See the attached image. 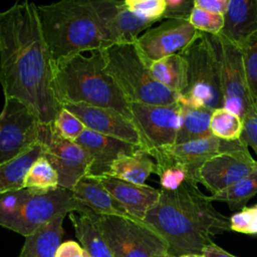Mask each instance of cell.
Returning a JSON list of instances; mask_svg holds the SVG:
<instances>
[{
  "mask_svg": "<svg viewBox=\"0 0 257 257\" xmlns=\"http://www.w3.org/2000/svg\"><path fill=\"white\" fill-rule=\"evenodd\" d=\"M212 112L213 109L206 106L181 103V123L175 145L213 136L210 128Z\"/></svg>",
  "mask_w": 257,
  "mask_h": 257,
  "instance_id": "obj_26",
  "label": "cell"
},
{
  "mask_svg": "<svg viewBox=\"0 0 257 257\" xmlns=\"http://www.w3.org/2000/svg\"><path fill=\"white\" fill-rule=\"evenodd\" d=\"M180 257H202L201 255H182Z\"/></svg>",
  "mask_w": 257,
  "mask_h": 257,
  "instance_id": "obj_43",
  "label": "cell"
},
{
  "mask_svg": "<svg viewBox=\"0 0 257 257\" xmlns=\"http://www.w3.org/2000/svg\"><path fill=\"white\" fill-rule=\"evenodd\" d=\"M105 68L128 103L168 105L180 94L160 84L152 75L135 42L113 44L101 49Z\"/></svg>",
  "mask_w": 257,
  "mask_h": 257,
  "instance_id": "obj_5",
  "label": "cell"
},
{
  "mask_svg": "<svg viewBox=\"0 0 257 257\" xmlns=\"http://www.w3.org/2000/svg\"><path fill=\"white\" fill-rule=\"evenodd\" d=\"M130 110L141 149L150 153L175 145L181 123L179 101L168 105L130 103Z\"/></svg>",
  "mask_w": 257,
  "mask_h": 257,
  "instance_id": "obj_11",
  "label": "cell"
},
{
  "mask_svg": "<svg viewBox=\"0 0 257 257\" xmlns=\"http://www.w3.org/2000/svg\"><path fill=\"white\" fill-rule=\"evenodd\" d=\"M58 187L59 182L56 171L49 161L41 155L29 169L24 181V188L45 193Z\"/></svg>",
  "mask_w": 257,
  "mask_h": 257,
  "instance_id": "obj_29",
  "label": "cell"
},
{
  "mask_svg": "<svg viewBox=\"0 0 257 257\" xmlns=\"http://www.w3.org/2000/svg\"><path fill=\"white\" fill-rule=\"evenodd\" d=\"M42 155L39 143L15 159L0 166V194L24 189L26 175L33 163Z\"/></svg>",
  "mask_w": 257,
  "mask_h": 257,
  "instance_id": "obj_27",
  "label": "cell"
},
{
  "mask_svg": "<svg viewBox=\"0 0 257 257\" xmlns=\"http://www.w3.org/2000/svg\"><path fill=\"white\" fill-rule=\"evenodd\" d=\"M252 207L254 208V210H255V211H256V213H257V204H255V205H254V206H252Z\"/></svg>",
  "mask_w": 257,
  "mask_h": 257,
  "instance_id": "obj_44",
  "label": "cell"
},
{
  "mask_svg": "<svg viewBox=\"0 0 257 257\" xmlns=\"http://www.w3.org/2000/svg\"><path fill=\"white\" fill-rule=\"evenodd\" d=\"M96 179L134 219L144 221L147 212L158 202L161 190L112 177Z\"/></svg>",
  "mask_w": 257,
  "mask_h": 257,
  "instance_id": "obj_19",
  "label": "cell"
},
{
  "mask_svg": "<svg viewBox=\"0 0 257 257\" xmlns=\"http://www.w3.org/2000/svg\"><path fill=\"white\" fill-rule=\"evenodd\" d=\"M200 34L201 32L193 27L189 19H166L158 26L147 29L135 43L144 60L149 64L182 52Z\"/></svg>",
  "mask_w": 257,
  "mask_h": 257,
  "instance_id": "obj_14",
  "label": "cell"
},
{
  "mask_svg": "<svg viewBox=\"0 0 257 257\" xmlns=\"http://www.w3.org/2000/svg\"><path fill=\"white\" fill-rule=\"evenodd\" d=\"M86 153L90 166L86 177L101 178L106 176L111 164L122 155H133L140 147L107 137L86 128L75 141Z\"/></svg>",
  "mask_w": 257,
  "mask_h": 257,
  "instance_id": "obj_18",
  "label": "cell"
},
{
  "mask_svg": "<svg viewBox=\"0 0 257 257\" xmlns=\"http://www.w3.org/2000/svg\"><path fill=\"white\" fill-rule=\"evenodd\" d=\"M84 257H89V256H88V255L85 253V251H84Z\"/></svg>",
  "mask_w": 257,
  "mask_h": 257,
  "instance_id": "obj_45",
  "label": "cell"
},
{
  "mask_svg": "<svg viewBox=\"0 0 257 257\" xmlns=\"http://www.w3.org/2000/svg\"><path fill=\"white\" fill-rule=\"evenodd\" d=\"M188 62V86L180 102L211 109L223 107L219 61L208 34L202 33L180 52Z\"/></svg>",
  "mask_w": 257,
  "mask_h": 257,
  "instance_id": "obj_6",
  "label": "cell"
},
{
  "mask_svg": "<svg viewBox=\"0 0 257 257\" xmlns=\"http://www.w3.org/2000/svg\"><path fill=\"white\" fill-rule=\"evenodd\" d=\"M246 82L250 97L257 104V32L241 48Z\"/></svg>",
  "mask_w": 257,
  "mask_h": 257,
  "instance_id": "obj_31",
  "label": "cell"
},
{
  "mask_svg": "<svg viewBox=\"0 0 257 257\" xmlns=\"http://www.w3.org/2000/svg\"><path fill=\"white\" fill-rule=\"evenodd\" d=\"M210 128L213 136L221 140L236 141L241 139L243 120L236 113L224 107H219L212 112Z\"/></svg>",
  "mask_w": 257,
  "mask_h": 257,
  "instance_id": "obj_30",
  "label": "cell"
},
{
  "mask_svg": "<svg viewBox=\"0 0 257 257\" xmlns=\"http://www.w3.org/2000/svg\"><path fill=\"white\" fill-rule=\"evenodd\" d=\"M127 9L135 14L155 21L163 19L166 9L165 0H123Z\"/></svg>",
  "mask_w": 257,
  "mask_h": 257,
  "instance_id": "obj_35",
  "label": "cell"
},
{
  "mask_svg": "<svg viewBox=\"0 0 257 257\" xmlns=\"http://www.w3.org/2000/svg\"><path fill=\"white\" fill-rule=\"evenodd\" d=\"M38 143L42 148V156L49 161L58 175L60 188L71 191L87 176L90 161L86 153L75 142L59 136L52 123H40Z\"/></svg>",
  "mask_w": 257,
  "mask_h": 257,
  "instance_id": "obj_12",
  "label": "cell"
},
{
  "mask_svg": "<svg viewBox=\"0 0 257 257\" xmlns=\"http://www.w3.org/2000/svg\"><path fill=\"white\" fill-rule=\"evenodd\" d=\"M158 257H176V256H174L173 254H171V253H169V252L167 251V252H165V253H163V254L159 255Z\"/></svg>",
  "mask_w": 257,
  "mask_h": 257,
  "instance_id": "obj_42",
  "label": "cell"
},
{
  "mask_svg": "<svg viewBox=\"0 0 257 257\" xmlns=\"http://www.w3.org/2000/svg\"><path fill=\"white\" fill-rule=\"evenodd\" d=\"M208 36L219 61L223 107L236 113L243 120L253 112L255 105L247 87L242 51L219 34Z\"/></svg>",
  "mask_w": 257,
  "mask_h": 257,
  "instance_id": "obj_9",
  "label": "cell"
},
{
  "mask_svg": "<svg viewBox=\"0 0 257 257\" xmlns=\"http://www.w3.org/2000/svg\"><path fill=\"white\" fill-rule=\"evenodd\" d=\"M104 48L113 44L135 42L141 32L157 21L144 18L130 11L124 1L91 0Z\"/></svg>",
  "mask_w": 257,
  "mask_h": 257,
  "instance_id": "obj_15",
  "label": "cell"
},
{
  "mask_svg": "<svg viewBox=\"0 0 257 257\" xmlns=\"http://www.w3.org/2000/svg\"><path fill=\"white\" fill-rule=\"evenodd\" d=\"M52 125L59 136L72 142H75L86 130L82 121L65 107L59 109Z\"/></svg>",
  "mask_w": 257,
  "mask_h": 257,
  "instance_id": "obj_32",
  "label": "cell"
},
{
  "mask_svg": "<svg viewBox=\"0 0 257 257\" xmlns=\"http://www.w3.org/2000/svg\"><path fill=\"white\" fill-rule=\"evenodd\" d=\"M66 214H61L25 237L19 257H55L63 235L62 223Z\"/></svg>",
  "mask_w": 257,
  "mask_h": 257,
  "instance_id": "obj_22",
  "label": "cell"
},
{
  "mask_svg": "<svg viewBox=\"0 0 257 257\" xmlns=\"http://www.w3.org/2000/svg\"><path fill=\"white\" fill-rule=\"evenodd\" d=\"M144 222L165 240L168 252L176 257L201 255L215 236L231 230L230 219L215 209L197 185L187 181L174 191L161 189Z\"/></svg>",
  "mask_w": 257,
  "mask_h": 257,
  "instance_id": "obj_2",
  "label": "cell"
},
{
  "mask_svg": "<svg viewBox=\"0 0 257 257\" xmlns=\"http://www.w3.org/2000/svg\"><path fill=\"white\" fill-rule=\"evenodd\" d=\"M163 19H189L195 5L194 0H165Z\"/></svg>",
  "mask_w": 257,
  "mask_h": 257,
  "instance_id": "obj_37",
  "label": "cell"
},
{
  "mask_svg": "<svg viewBox=\"0 0 257 257\" xmlns=\"http://www.w3.org/2000/svg\"><path fill=\"white\" fill-rule=\"evenodd\" d=\"M248 148L242 139L236 141H225L215 136L201 140L173 145L148 153L156 162L157 166L180 165L189 174L192 184H199V173L203 165L211 158L225 152L237 151Z\"/></svg>",
  "mask_w": 257,
  "mask_h": 257,
  "instance_id": "obj_13",
  "label": "cell"
},
{
  "mask_svg": "<svg viewBox=\"0 0 257 257\" xmlns=\"http://www.w3.org/2000/svg\"><path fill=\"white\" fill-rule=\"evenodd\" d=\"M194 5L196 8L209 13L224 16L229 5V0H194Z\"/></svg>",
  "mask_w": 257,
  "mask_h": 257,
  "instance_id": "obj_39",
  "label": "cell"
},
{
  "mask_svg": "<svg viewBox=\"0 0 257 257\" xmlns=\"http://www.w3.org/2000/svg\"><path fill=\"white\" fill-rule=\"evenodd\" d=\"M230 228L244 234L257 235V213L253 207H245L230 218Z\"/></svg>",
  "mask_w": 257,
  "mask_h": 257,
  "instance_id": "obj_36",
  "label": "cell"
},
{
  "mask_svg": "<svg viewBox=\"0 0 257 257\" xmlns=\"http://www.w3.org/2000/svg\"><path fill=\"white\" fill-rule=\"evenodd\" d=\"M55 257H84V250L78 243L67 241L59 245Z\"/></svg>",
  "mask_w": 257,
  "mask_h": 257,
  "instance_id": "obj_40",
  "label": "cell"
},
{
  "mask_svg": "<svg viewBox=\"0 0 257 257\" xmlns=\"http://www.w3.org/2000/svg\"><path fill=\"white\" fill-rule=\"evenodd\" d=\"M156 174L160 177V184L163 190H177L184 182L189 181L188 171L180 165L157 166Z\"/></svg>",
  "mask_w": 257,
  "mask_h": 257,
  "instance_id": "obj_34",
  "label": "cell"
},
{
  "mask_svg": "<svg viewBox=\"0 0 257 257\" xmlns=\"http://www.w3.org/2000/svg\"><path fill=\"white\" fill-rule=\"evenodd\" d=\"M52 65L36 5L16 2L0 11V83L4 97L23 102L41 124H51L61 108L53 91Z\"/></svg>",
  "mask_w": 257,
  "mask_h": 257,
  "instance_id": "obj_1",
  "label": "cell"
},
{
  "mask_svg": "<svg viewBox=\"0 0 257 257\" xmlns=\"http://www.w3.org/2000/svg\"><path fill=\"white\" fill-rule=\"evenodd\" d=\"M71 212L92 211L79 203L70 190L58 187L41 193L24 188L19 190L18 204L14 214L3 227L27 237L58 215H67Z\"/></svg>",
  "mask_w": 257,
  "mask_h": 257,
  "instance_id": "obj_7",
  "label": "cell"
},
{
  "mask_svg": "<svg viewBox=\"0 0 257 257\" xmlns=\"http://www.w3.org/2000/svg\"><path fill=\"white\" fill-rule=\"evenodd\" d=\"M36 8L53 60L104 48L91 0H62Z\"/></svg>",
  "mask_w": 257,
  "mask_h": 257,
  "instance_id": "obj_4",
  "label": "cell"
},
{
  "mask_svg": "<svg viewBox=\"0 0 257 257\" xmlns=\"http://www.w3.org/2000/svg\"><path fill=\"white\" fill-rule=\"evenodd\" d=\"M40 122L20 100L5 98L0 112V166L15 159L38 143Z\"/></svg>",
  "mask_w": 257,
  "mask_h": 257,
  "instance_id": "obj_10",
  "label": "cell"
},
{
  "mask_svg": "<svg viewBox=\"0 0 257 257\" xmlns=\"http://www.w3.org/2000/svg\"><path fill=\"white\" fill-rule=\"evenodd\" d=\"M153 77L180 95L188 86V62L181 53L172 54L149 64Z\"/></svg>",
  "mask_w": 257,
  "mask_h": 257,
  "instance_id": "obj_25",
  "label": "cell"
},
{
  "mask_svg": "<svg viewBox=\"0 0 257 257\" xmlns=\"http://www.w3.org/2000/svg\"><path fill=\"white\" fill-rule=\"evenodd\" d=\"M189 21L199 32L218 35L224 25V16L209 13L205 10L194 7L189 17Z\"/></svg>",
  "mask_w": 257,
  "mask_h": 257,
  "instance_id": "obj_33",
  "label": "cell"
},
{
  "mask_svg": "<svg viewBox=\"0 0 257 257\" xmlns=\"http://www.w3.org/2000/svg\"><path fill=\"white\" fill-rule=\"evenodd\" d=\"M73 225L75 236L89 257H112V254L99 231L93 212L68 214Z\"/></svg>",
  "mask_w": 257,
  "mask_h": 257,
  "instance_id": "obj_24",
  "label": "cell"
},
{
  "mask_svg": "<svg viewBox=\"0 0 257 257\" xmlns=\"http://www.w3.org/2000/svg\"><path fill=\"white\" fill-rule=\"evenodd\" d=\"M52 83L60 106L84 104L113 108L130 118V103L108 74L101 49L53 60Z\"/></svg>",
  "mask_w": 257,
  "mask_h": 257,
  "instance_id": "obj_3",
  "label": "cell"
},
{
  "mask_svg": "<svg viewBox=\"0 0 257 257\" xmlns=\"http://www.w3.org/2000/svg\"><path fill=\"white\" fill-rule=\"evenodd\" d=\"M201 256L202 257H236L228 253L218 245H216L214 242L204 247V249L202 250Z\"/></svg>",
  "mask_w": 257,
  "mask_h": 257,
  "instance_id": "obj_41",
  "label": "cell"
},
{
  "mask_svg": "<svg viewBox=\"0 0 257 257\" xmlns=\"http://www.w3.org/2000/svg\"><path fill=\"white\" fill-rule=\"evenodd\" d=\"M257 32V0H229L219 33L240 49Z\"/></svg>",
  "mask_w": 257,
  "mask_h": 257,
  "instance_id": "obj_20",
  "label": "cell"
},
{
  "mask_svg": "<svg viewBox=\"0 0 257 257\" xmlns=\"http://www.w3.org/2000/svg\"><path fill=\"white\" fill-rule=\"evenodd\" d=\"M71 193L79 203L96 215L131 217L124 208L94 178L84 177L74 186Z\"/></svg>",
  "mask_w": 257,
  "mask_h": 257,
  "instance_id": "obj_21",
  "label": "cell"
},
{
  "mask_svg": "<svg viewBox=\"0 0 257 257\" xmlns=\"http://www.w3.org/2000/svg\"><path fill=\"white\" fill-rule=\"evenodd\" d=\"M155 160L143 149H139L133 155H122L118 157L110 166L106 176L130 183L145 185L151 174H156Z\"/></svg>",
  "mask_w": 257,
  "mask_h": 257,
  "instance_id": "obj_23",
  "label": "cell"
},
{
  "mask_svg": "<svg viewBox=\"0 0 257 257\" xmlns=\"http://www.w3.org/2000/svg\"><path fill=\"white\" fill-rule=\"evenodd\" d=\"M61 107L76 115L86 128L141 148V141L133 121L117 110L84 104H66Z\"/></svg>",
  "mask_w": 257,
  "mask_h": 257,
  "instance_id": "obj_17",
  "label": "cell"
},
{
  "mask_svg": "<svg viewBox=\"0 0 257 257\" xmlns=\"http://www.w3.org/2000/svg\"><path fill=\"white\" fill-rule=\"evenodd\" d=\"M257 194V172L251 174L232 186L209 196V199L226 203L230 210H242L248 201Z\"/></svg>",
  "mask_w": 257,
  "mask_h": 257,
  "instance_id": "obj_28",
  "label": "cell"
},
{
  "mask_svg": "<svg viewBox=\"0 0 257 257\" xmlns=\"http://www.w3.org/2000/svg\"><path fill=\"white\" fill-rule=\"evenodd\" d=\"M241 139L257 155V104H255L253 112L243 119Z\"/></svg>",
  "mask_w": 257,
  "mask_h": 257,
  "instance_id": "obj_38",
  "label": "cell"
},
{
  "mask_svg": "<svg viewBox=\"0 0 257 257\" xmlns=\"http://www.w3.org/2000/svg\"><path fill=\"white\" fill-rule=\"evenodd\" d=\"M112 257H158L168 251L165 240L144 221L93 213Z\"/></svg>",
  "mask_w": 257,
  "mask_h": 257,
  "instance_id": "obj_8",
  "label": "cell"
},
{
  "mask_svg": "<svg viewBox=\"0 0 257 257\" xmlns=\"http://www.w3.org/2000/svg\"><path fill=\"white\" fill-rule=\"evenodd\" d=\"M256 172L257 160L245 148L221 153L208 160L200 170L199 183L213 195Z\"/></svg>",
  "mask_w": 257,
  "mask_h": 257,
  "instance_id": "obj_16",
  "label": "cell"
}]
</instances>
